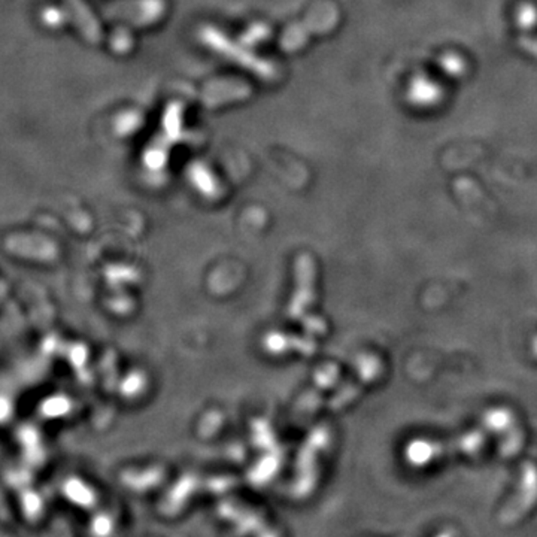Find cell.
Instances as JSON below:
<instances>
[{
    "mask_svg": "<svg viewBox=\"0 0 537 537\" xmlns=\"http://www.w3.org/2000/svg\"><path fill=\"white\" fill-rule=\"evenodd\" d=\"M443 88L426 75H417L408 87V100L412 105L427 110L442 100Z\"/></svg>",
    "mask_w": 537,
    "mask_h": 537,
    "instance_id": "1",
    "label": "cell"
},
{
    "mask_svg": "<svg viewBox=\"0 0 537 537\" xmlns=\"http://www.w3.org/2000/svg\"><path fill=\"white\" fill-rule=\"evenodd\" d=\"M441 66L447 71L448 75L451 76L462 75L463 71H464L463 58H458L456 54L445 56L441 62Z\"/></svg>",
    "mask_w": 537,
    "mask_h": 537,
    "instance_id": "2",
    "label": "cell"
},
{
    "mask_svg": "<svg viewBox=\"0 0 537 537\" xmlns=\"http://www.w3.org/2000/svg\"><path fill=\"white\" fill-rule=\"evenodd\" d=\"M0 537H10L8 534H5L4 532H0Z\"/></svg>",
    "mask_w": 537,
    "mask_h": 537,
    "instance_id": "3",
    "label": "cell"
}]
</instances>
